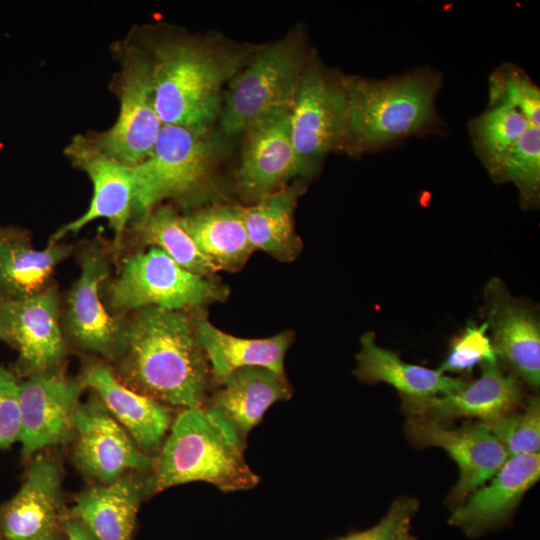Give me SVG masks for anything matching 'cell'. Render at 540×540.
Segmentation results:
<instances>
[{"label":"cell","instance_id":"cell-1","mask_svg":"<svg viewBox=\"0 0 540 540\" xmlns=\"http://www.w3.org/2000/svg\"><path fill=\"white\" fill-rule=\"evenodd\" d=\"M118 378L169 407L203 408L210 366L184 311L149 306L127 322Z\"/></svg>","mask_w":540,"mask_h":540},{"label":"cell","instance_id":"cell-2","mask_svg":"<svg viewBox=\"0 0 540 540\" xmlns=\"http://www.w3.org/2000/svg\"><path fill=\"white\" fill-rule=\"evenodd\" d=\"M441 73L419 67L385 79L345 76L347 124L343 148L353 155L385 150L415 136L439 134Z\"/></svg>","mask_w":540,"mask_h":540},{"label":"cell","instance_id":"cell-3","mask_svg":"<svg viewBox=\"0 0 540 540\" xmlns=\"http://www.w3.org/2000/svg\"><path fill=\"white\" fill-rule=\"evenodd\" d=\"M245 441L215 412L183 409L155 457L150 495L191 482H206L223 492L254 488L260 478L245 458Z\"/></svg>","mask_w":540,"mask_h":540},{"label":"cell","instance_id":"cell-4","mask_svg":"<svg viewBox=\"0 0 540 540\" xmlns=\"http://www.w3.org/2000/svg\"><path fill=\"white\" fill-rule=\"evenodd\" d=\"M153 99L162 124L208 128L220 116L223 85L238 72L239 57L190 39L156 46Z\"/></svg>","mask_w":540,"mask_h":540},{"label":"cell","instance_id":"cell-5","mask_svg":"<svg viewBox=\"0 0 540 540\" xmlns=\"http://www.w3.org/2000/svg\"><path fill=\"white\" fill-rule=\"evenodd\" d=\"M220 148L208 128L162 125L149 155L132 166L137 223L164 199L187 202L205 193Z\"/></svg>","mask_w":540,"mask_h":540},{"label":"cell","instance_id":"cell-6","mask_svg":"<svg viewBox=\"0 0 540 540\" xmlns=\"http://www.w3.org/2000/svg\"><path fill=\"white\" fill-rule=\"evenodd\" d=\"M304 68L303 52L294 39L264 47L229 83L220 112L223 132L242 134L261 119L291 109Z\"/></svg>","mask_w":540,"mask_h":540},{"label":"cell","instance_id":"cell-7","mask_svg":"<svg viewBox=\"0 0 540 540\" xmlns=\"http://www.w3.org/2000/svg\"><path fill=\"white\" fill-rule=\"evenodd\" d=\"M228 295L227 286L185 270L157 247L126 257L107 287L117 313L149 306L184 311L223 302Z\"/></svg>","mask_w":540,"mask_h":540},{"label":"cell","instance_id":"cell-8","mask_svg":"<svg viewBox=\"0 0 540 540\" xmlns=\"http://www.w3.org/2000/svg\"><path fill=\"white\" fill-rule=\"evenodd\" d=\"M347 124L345 76L318 61L305 65L290 111L292 143L302 176L319 170L325 157L343 148Z\"/></svg>","mask_w":540,"mask_h":540},{"label":"cell","instance_id":"cell-9","mask_svg":"<svg viewBox=\"0 0 540 540\" xmlns=\"http://www.w3.org/2000/svg\"><path fill=\"white\" fill-rule=\"evenodd\" d=\"M118 52L119 114L109 129L90 140L108 156L135 166L149 155L163 124L154 105L151 58L135 47Z\"/></svg>","mask_w":540,"mask_h":540},{"label":"cell","instance_id":"cell-10","mask_svg":"<svg viewBox=\"0 0 540 540\" xmlns=\"http://www.w3.org/2000/svg\"><path fill=\"white\" fill-rule=\"evenodd\" d=\"M1 341L18 352L12 372L19 378L60 370L66 345L53 287L21 300H0Z\"/></svg>","mask_w":540,"mask_h":540},{"label":"cell","instance_id":"cell-11","mask_svg":"<svg viewBox=\"0 0 540 540\" xmlns=\"http://www.w3.org/2000/svg\"><path fill=\"white\" fill-rule=\"evenodd\" d=\"M74 423L73 460L86 479L105 485L127 473L152 471L155 458L140 450L95 394L80 402Z\"/></svg>","mask_w":540,"mask_h":540},{"label":"cell","instance_id":"cell-12","mask_svg":"<svg viewBox=\"0 0 540 540\" xmlns=\"http://www.w3.org/2000/svg\"><path fill=\"white\" fill-rule=\"evenodd\" d=\"M65 155L86 172L93 185L88 209L75 220L60 227L49 244L65 235L77 233L96 219H107L114 232V248L118 249L125 229L134 217L135 178L133 167L125 165L102 152L90 138L77 135L65 148Z\"/></svg>","mask_w":540,"mask_h":540},{"label":"cell","instance_id":"cell-13","mask_svg":"<svg viewBox=\"0 0 540 540\" xmlns=\"http://www.w3.org/2000/svg\"><path fill=\"white\" fill-rule=\"evenodd\" d=\"M62 466L43 451L29 459L18 492L0 506L1 540H63Z\"/></svg>","mask_w":540,"mask_h":540},{"label":"cell","instance_id":"cell-14","mask_svg":"<svg viewBox=\"0 0 540 540\" xmlns=\"http://www.w3.org/2000/svg\"><path fill=\"white\" fill-rule=\"evenodd\" d=\"M86 386L62 371L19 382L21 455L30 459L47 447L66 444L75 436V415Z\"/></svg>","mask_w":540,"mask_h":540},{"label":"cell","instance_id":"cell-15","mask_svg":"<svg viewBox=\"0 0 540 540\" xmlns=\"http://www.w3.org/2000/svg\"><path fill=\"white\" fill-rule=\"evenodd\" d=\"M79 278L66 297L64 326L78 348L116 360L122 350L127 321L111 315L100 297V287L109 274V264L97 248L88 247L80 257Z\"/></svg>","mask_w":540,"mask_h":540},{"label":"cell","instance_id":"cell-16","mask_svg":"<svg viewBox=\"0 0 540 540\" xmlns=\"http://www.w3.org/2000/svg\"><path fill=\"white\" fill-rule=\"evenodd\" d=\"M406 432L416 446L440 447L458 464L460 476L452 492L455 502L486 484L508 458L502 444L481 422L451 429L427 416L412 415Z\"/></svg>","mask_w":540,"mask_h":540},{"label":"cell","instance_id":"cell-17","mask_svg":"<svg viewBox=\"0 0 540 540\" xmlns=\"http://www.w3.org/2000/svg\"><path fill=\"white\" fill-rule=\"evenodd\" d=\"M484 317L498 357L533 389L540 384V324L536 310L492 278L484 290Z\"/></svg>","mask_w":540,"mask_h":540},{"label":"cell","instance_id":"cell-18","mask_svg":"<svg viewBox=\"0 0 540 540\" xmlns=\"http://www.w3.org/2000/svg\"><path fill=\"white\" fill-rule=\"evenodd\" d=\"M290 111L275 112L250 126L245 141L237 183L242 193L259 199L302 176L290 132Z\"/></svg>","mask_w":540,"mask_h":540},{"label":"cell","instance_id":"cell-19","mask_svg":"<svg viewBox=\"0 0 540 540\" xmlns=\"http://www.w3.org/2000/svg\"><path fill=\"white\" fill-rule=\"evenodd\" d=\"M81 378L140 450L155 458L175 418L171 407L131 389L102 361L88 364Z\"/></svg>","mask_w":540,"mask_h":540},{"label":"cell","instance_id":"cell-20","mask_svg":"<svg viewBox=\"0 0 540 540\" xmlns=\"http://www.w3.org/2000/svg\"><path fill=\"white\" fill-rule=\"evenodd\" d=\"M539 476V453L509 456L488 484L457 506L449 524L471 537L503 524Z\"/></svg>","mask_w":540,"mask_h":540},{"label":"cell","instance_id":"cell-21","mask_svg":"<svg viewBox=\"0 0 540 540\" xmlns=\"http://www.w3.org/2000/svg\"><path fill=\"white\" fill-rule=\"evenodd\" d=\"M360 345L355 375L366 383L384 382L395 388L409 416L431 398L458 391L467 383L438 369L403 361L398 353L379 346L372 331L361 336Z\"/></svg>","mask_w":540,"mask_h":540},{"label":"cell","instance_id":"cell-22","mask_svg":"<svg viewBox=\"0 0 540 540\" xmlns=\"http://www.w3.org/2000/svg\"><path fill=\"white\" fill-rule=\"evenodd\" d=\"M144 473H127L80 492L66 517L81 522L95 540H132L141 502L150 495L149 476Z\"/></svg>","mask_w":540,"mask_h":540},{"label":"cell","instance_id":"cell-23","mask_svg":"<svg viewBox=\"0 0 540 540\" xmlns=\"http://www.w3.org/2000/svg\"><path fill=\"white\" fill-rule=\"evenodd\" d=\"M218 384L220 389L204 407L220 416L243 441L274 403L292 395L285 374L263 367L237 369Z\"/></svg>","mask_w":540,"mask_h":540},{"label":"cell","instance_id":"cell-24","mask_svg":"<svg viewBox=\"0 0 540 540\" xmlns=\"http://www.w3.org/2000/svg\"><path fill=\"white\" fill-rule=\"evenodd\" d=\"M481 369L478 379L458 391L431 398L413 415L437 421L471 417L491 423L511 414L523 396L518 378L505 374L498 362L484 364Z\"/></svg>","mask_w":540,"mask_h":540},{"label":"cell","instance_id":"cell-25","mask_svg":"<svg viewBox=\"0 0 540 540\" xmlns=\"http://www.w3.org/2000/svg\"><path fill=\"white\" fill-rule=\"evenodd\" d=\"M71 251L59 242L35 249L26 231L0 227V300H21L46 290L54 269Z\"/></svg>","mask_w":540,"mask_h":540},{"label":"cell","instance_id":"cell-26","mask_svg":"<svg viewBox=\"0 0 540 540\" xmlns=\"http://www.w3.org/2000/svg\"><path fill=\"white\" fill-rule=\"evenodd\" d=\"M195 333L217 383L244 367H263L285 374L284 358L293 340L291 332L261 339L240 338L221 331L203 318L195 323Z\"/></svg>","mask_w":540,"mask_h":540},{"label":"cell","instance_id":"cell-27","mask_svg":"<svg viewBox=\"0 0 540 540\" xmlns=\"http://www.w3.org/2000/svg\"><path fill=\"white\" fill-rule=\"evenodd\" d=\"M305 186H285L250 207H242L248 238L253 250H263L282 262L295 260L303 244L294 229V210Z\"/></svg>","mask_w":540,"mask_h":540},{"label":"cell","instance_id":"cell-28","mask_svg":"<svg viewBox=\"0 0 540 540\" xmlns=\"http://www.w3.org/2000/svg\"><path fill=\"white\" fill-rule=\"evenodd\" d=\"M182 224L201 252L219 270L239 271L254 251L242 207H207L182 216Z\"/></svg>","mask_w":540,"mask_h":540},{"label":"cell","instance_id":"cell-29","mask_svg":"<svg viewBox=\"0 0 540 540\" xmlns=\"http://www.w3.org/2000/svg\"><path fill=\"white\" fill-rule=\"evenodd\" d=\"M137 229L144 243L164 251L185 270L201 277H208L219 269L198 248L182 224V216L172 208L161 206L152 209Z\"/></svg>","mask_w":540,"mask_h":540},{"label":"cell","instance_id":"cell-30","mask_svg":"<svg viewBox=\"0 0 540 540\" xmlns=\"http://www.w3.org/2000/svg\"><path fill=\"white\" fill-rule=\"evenodd\" d=\"M532 125L510 105L488 104L471 119L468 131L472 148L488 173L494 170Z\"/></svg>","mask_w":540,"mask_h":540},{"label":"cell","instance_id":"cell-31","mask_svg":"<svg viewBox=\"0 0 540 540\" xmlns=\"http://www.w3.org/2000/svg\"><path fill=\"white\" fill-rule=\"evenodd\" d=\"M497 183H512L525 210H535L540 202V127L531 126L502 162L489 173Z\"/></svg>","mask_w":540,"mask_h":540},{"label":"cell","instance_id":"cell-32","mask_svg":"<svg viewBox=\"0 0 540 540\" xmlns=\"http://www.w3.org/2000/svg\"><path fill=\"white\" fill-rule=\"evenodd\" d=\"M488 84V104L510 105L532 126L540 127V89L521 67L501 64L490 74Z\"/></svg>","mask_w":540,"mask_h":540},{"label":"cell","instance_id":"cell-33","mask_svg":"<svg viewBox=\"0 0 540 540\" xmlns=\"http://www.w3.org/2000/svg\"><path fill=\"white\" fill-rule=\"evenodd\" d=\"M483 424L502 444L508 457L539 453L540 400L538 396L530 397L520 413L509 414L495 422Z\"/></svg>","mask_w":540,"mask_h":540},{"label":"cell","instance_id":"cell-34","mask_svg":"<svg viewBox=\"0 0 540 540\" xmlns=\"http://www.w3.org/2000/svg\"><path fill=\"white\" fill-rule=\"evenodd\" d=\"M486 321L469 324L451 343L450 350L438 368L442 373H469L474 367L498 362L488 334Z\"/></svg>","mask_w":540,"mask_h":540},{"label":"cell","instance_id":"cell-35","mask_svg":"<svg viewBox=\"0 0 540 540\" xmlns=\"http://www.w3.org/2000/svg\"><path fill=\"white\" fill-rule=\"evenodd\" d=\"M417 502L410 498L395 501L387 514L375 526L337 540H407L411 534V519Z\"/></svg>","mask_w":540,"mask_h":540},{"label":"cell","instance_id":"cell-36","mask_svg":"<svg viewBox=\"0 0 540 540\" xmlns=\"http://www.w3.org/2000/svg\"><path fill=\"white\" fill-rule=\"evenodd\" d=\"M19 382L12 370L0 366V450L20 440Z\"/></svg>","mask_w":540,"mask_h":540},{"label":"cell","instance_id":"cell-37","mask_svg":"<svg viewBox=\"0 0 540 540\" xmlns=\"http://www.w3.org/2000/svg\"><path fill=\"white\" fill-rule=\"evenodd\" d=\"M64 533L67 540H95L86 527L73 518L66 517Z\"/></svg>","mask_w":540,"mask_h":540},{"label":"cell","instance_id":"cell-38","mask_svg":"<svg viewBox=\"0 0 540 540\" xmlns=\"http://www.w3.org/2000/svg\"><path fill=\"white\" fill-rule=\"evenodd\" d=\"M407 540H416L414 536L410 537L409 539Z\"/></svg>","mask_w":540,"mask_h":540},{"label":"cell","instance_id":"cell-39","mask_svg":"<svg viewBox=\"0 0 540 540\" xmlns=\"http://www.w3.org/2000/svg\"><path fill=\"white\" fill-rule=\"evenodd\" d=\"M0 340H1V333H0Z\"/></svg>","mask_w":540,"mask_h":540},{"label":"cell","instance_id":"cell-40","mask_svg":"<svg viewBox=\"0 0 540 540\" xmlns=\"http://www.w3.org/2000/svg\"><path fill=\"white\" fill-rule=\"evenodd\" d=\"M0 540H1V538H0Z\"/></svg>","mask_w":540,"mask_h":540}]
</instances>
